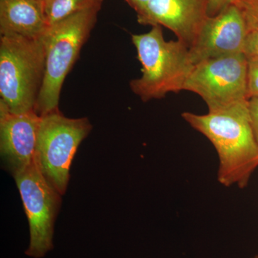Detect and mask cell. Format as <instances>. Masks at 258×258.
Returning a JSON list of instances; mask_svg holds the SVG:
<instances>
[{
  "label": "cell",
  "mask_w": 258,
  "mask_h": 258,
  "mask_svg": "<svg viewBox=\"0 0 258 258\" xmlns=\"http://www.w3.org/2000/svg\"><path fill=\"white\" fill-rule=\"evenodd\" d=\"M13 177L30 227V244L25 254L44 257L53 248L54 227L62 195L49 184L35 162Z\"/></svg>",
  "instance_id": "obj_7"
},
{
  "label": "cell",
  "mask_w": 258,
  "mask_h": 258,
  "mask_svg": "<svg viewBox=\"0 0 258 258\" xmlns=\"http://www.w3.org/2000/svg\"><path fill=\"white\" fill-rule=\"evenodd\" d=\"M183 91L201 97L209 111H220L248 101L247 57L239 53L195 64Z\"/></svg>",
  "instance_id": "obj_6"
},
{
  "label": "cell",
  "mask_w": 258,
  "mask_h": 258,
  "mask_svg": "<svg viewBox=\"0 0 258 258\" xmlns=\"http://www.w3.org/2000/svg\"><path fill=\"white\" fill-rule=\"evenodd\" d=\"M243 53L247 58L258 59V23L248 26Z\"/></svg>",
  "instance_id": "obj_13"
},
{
  "label": "cell",
  "mask_w": 258,
  "mask_h": 258,
  "mask_svg": "<svg viewBox=\"0 0 258 258\" xmlns=\"http://www.w3.org/2000/svg\"><path fill=\"white\" fill-rule=\"evenodd\" d=\"M91 130L88 118H68L60 110L40 116L35 162L62 196L67 191L75 154Z\"/></svg>",
  "instance_id": "obj_5"
},
{
  "label": "cell",
  "mask_w": 258,
  "mask_h": 258,
  "mask_svg": "<svg viewBox=\"0 0 258 258\" xmlns=\"http://www.w3.org/2000/svg\"><path fill=\"white\" fill-rule=\"evenodd\" d=\"M235 4L243 11L248 26L258 23V0H237Z\"/></svg>",
  "instance_id": "obj_15"
},
{
  "label": "cell",
  "mask_w": 258,
  "mask_h": 258,
  "mask_svg": "<svg viewBox=\"0 0 258 258\" xmlns=\"http://www.w3.org/2000/svg\"><path fill=\"white\" fill-rule=\"evenodd\" d=\"M252 258H258V254H255V255H254V257Z\"/></svg>",
  "instance_id": "obj_20"
},
{
  "label": "cell",
  "mask_w": 258,
  "mask_h": 258,
  "mask_svg": "<svg viewBox=\"0 0 258 258\" xmlns=\"http://www.w3.org/2000/svg\"><path fill=\"white\" fill-rule=\"evenodd\" d=\"M125 1L135 10L137 17H139L143 13L149 0H125Z\"/></svg>",
  "instance_id": "obj_18"
},
{
  "label": "cell",
  "mask_w": 258,
  "mask_h": 258,
  "mask_svg": "<svg viewBox=\"0 0 258 258\" xmlns=\"http://www.w3.org/2000/svg\"><path fill=\"white\" fill-rule=\"evenodd\" d=\"M247 59V97L258 98V59Z\"/></svg>",
  "instance_id": "obj_14"
},
{
  "label": "cell",
  "mask_w": 258,
  "mask_h": 258,
  "mask_svg": "<svg viewBox=\"0 0 258 258\" xmlns=\"http://www.w3.org/2000/svg\"><path fill=\"white\" fill-rule=\"evenodd\" d=\"M40 122L35 111L16 114L0 101V153L12 175L35 162Z\"/></svg>",
  "instance_id": "obj_9"
},
{
  "label": "cell",
  "mask_w": 258,
  "mask_h": 258,
  "mask_svg": "<svg viewBox=\"0 0 258 258\" xmlns=\"http://www.w3.org/2000/svg\"><path fill=\"white\" fill-rule=\"evenodd\" d=\"M45 66L43 35H0V101L11 113L35 111Z\"/></svg>",
  "instance_id": "obj_4"
},
{
  "label": "cell",
  "mask_w": 258,
  "mask_h": 258,
  "mask_svg": "<svg viewBox=\"0 0 258 258\" xmlns=\"http://www.w3.org/2000/svg\"><path fill=\"white\" fill-rule=\"evenodd\" d=\"M208 17V0H149L137 20L165 27L190 48Z\"/></svg>",
  "instance_id": "obj_10"
},
{
  "label": "cell",
  "mask_w": 258,
  "mask_h": 258,
  "mask_svg": "<svg viewBox=\"0 0 258 258\" xmlns=\"http://www.w3.org/2000/svg\"><path fill=\"white\" fill-rule=\"evenodd\" d=\"M248 110L252 128L258 144V98H249Z\"/></svg>",
  "instance_id": "obj_17"
},
{
  "label": "cell",
  "mask_w": 258,
  "mask_h": 258,
  "mask_svg": "<svg viewBox=\"0 0 258 258\" xmlns=\"http://www.w3.org/2000/svg\"><path fill=\"white\" fill-rule=\"evenodd\" d=\"M35 3H37V5L40 6V8H41L42 12H43V7L45 5V3H46L47 0H34Z\"/></svg>",
  "instance_id": "obj_19"
},
{
  "label": "cell",
  "mask_w": 258,
  "mask_h": 258,
  "mask_svg": "<svg viewBox=\"0 0 258 258\" xmlns=\"http://www.w3.org/2000/svg\"><path fill=\"white\" fill-rule=\"evenodd\" d=\"M49 25L34 0H0V35L39 38Z\"/></svg>",
  "instance_id": "obj_11"
},
{
  "label": "cell",
  "mask_w": 258,
  "mask_h": 258,
  "mask_svg": "<svg viewBox=\"0 0 258 258\" xmlns=\"http://www.w3.org/2000/svg\"><path fill=\"white\" fill-rule=\"evenodd\" d=\"M103 0H47L43 7V14L50 25L60 22L71 15L101 6Z\"/></svg>",
  "instance_id": "obj_12"
},
{
  "label": "cell",
  "mask_w": 258,
  "mask_h": 258,
  "mask_svg": "<svg viewBox=\"0 0 258 258\" xmlns=\"http://www.w3.org/2000/svg\"><path fill=\"white\" fill-rule=\"evenodd\" d=\"M237 2V0H208V15L210 17L215 16Z\"/></svg>",
  "instance_id": "obj_16"
},
{
  "label": "cell",
  "mask_w": 258,
  "mask_h": 258,
  "mask_svg": "<svg viewBox=\"0 0 258 258\" xmlns=\"http://www.w3.org/2000/svg\"><path fill=\"white\" fill-rule=\"evenodd\" d=\"M142 64V77L132 80L130 88L144 102L179 93L194 66L189 48L179 40L166 41L161 25L147 33L132 35Z\"/></svg>",
  "instance_id": "obj_2"
},
{
  "label": "cell",
  "mask_w": 258,
  "mask_h": 258,
  "mask_svg": "<svg viewBox=\"0 0 258 258\" xmlns=\"http://www.w3.org/2000/svg\"><path fill=\"white\" fill-rule=\"evenodd\" d=\"M190 126L205 136L219 157L217 179L225 186L243 189L258 167V144L248 110V101L217 111L181 114Z\"/></svg>",
  "instance_id": "obj_1"
},
{
  "label": "cell",
  "mask_w": 258,
  "mask_h": 258,
  "mask_svg": "<svg viewBox=\"0 0 258 258\" xmlns=\"http://www.w3.org/2000/svg\"><path fill=\"white\" fill-rule=\"evenodd\" d=\"M101 9L96 7L71 15L50 25L44 34L45 74L35 108L40 116L59 111L64 79L89 38Z\"/></svg>",
  "instance_id": "obj_3"
},
{
  "label": "cell",
  "mask_w": 258,
  "mask_h": 258,
  "mask_svg": "<svg viewBox=\"0 0 258 258\" xmlns=\"http://www.w3.org/2000/svg\"><path fill=\"white\" fill-rule=\"evenodd\" d=\"M247 32V20L238 5H231L218 15L209 16L189 48L193 64L243 53Z\"/></svg>",
  "instance_id": "obj_8"
}]
</instances>
